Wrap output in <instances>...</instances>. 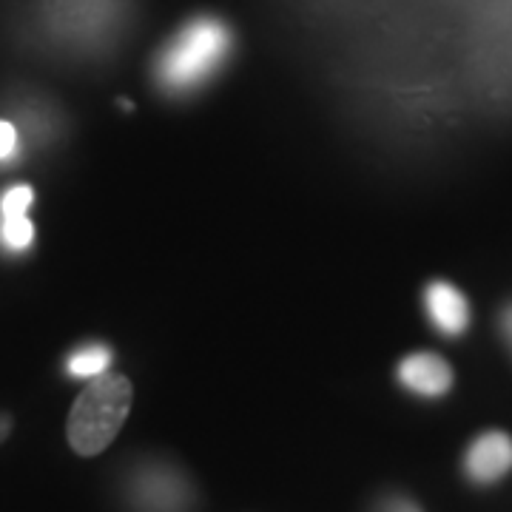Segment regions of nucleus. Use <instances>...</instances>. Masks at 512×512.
Returning <instances> with one entry per match:
<instances>
[{"mask_svg":"<svg viewBox=\"0 0 512 512\" xmlns=\"http://www.w3.org/2000/svg\"><path fill=\"white\" fill-rule=\"evenodd\" d=\"M15 146H18V131H15V126H12V123L0 120V160L12 157Z\"/></svg>","mask_w":512,"mask_h":512,"instance_id":"nucleus-9","label":"nucleus"},{"mask_svg":"<svg viewBox=\"0 0 512 512\" xmlns=\"http://www.w3.org/2000/svg\"><path fill=\"white\" fill-rule=\"evenodd\" d=\"M35 202V191L29 185H15L3 194L0 200V214L3 217H18V214H26V208Z\"/></svg>","mask_w":512,"mask_h":512,"instance_id":"nucleus-8","label":"nucleus"},{"mask_svg":"<svg viewBox=\"0 0 512 512\" xmlns=\"http://www.w3.org/2000/svg\"><path fill=\"white\" fill-rule=\"evenodd\" d=\"M231 52V32L217 18H197L168 43L157 77L168 92H188L205 83Z\"/></svg>","mask_w":512,"mask_h":512,"instance_id":"nucleus-2","label":"nucleus"},{"mask_svg":"<svg viewBox=\"0 0 512 512\" xmlns=\"http://www.w3.org/2000/svg\"><path fill=\"white\" fill-rule=\"evenodd\" d=\"M424 305H427V316L433 319V325L447 336H458L461 330H467V325H470V305H467L464 293L450 282L427 285Z\"/></svg>","mask_w":512,"mask_h":512,"instance_id":"nucleus-5","label":"nucleus"},{"mask_svg":"<svg viewBox=\"0 0 512 512\" xmlns=\"http://www.w3.org/2000/svg\"><path fill=\"white\" fill-rule=\"evenodd\" d=\"M111 362V350L109 348H100V345H94V348H83L74 353L72 359H69V373L72 376H100Z\"/></svg>","mask_w":512,"mask_h":512,"instance_id":"nucleus-6","label":"nucleus"},{"mask_svg":"<svg viewBox=\"0 0 512 512\" xmlns=\"http://www.w3.org/2000/svg\"><path fill=\"white\" fill-rule=\"evenodd\" d=\"M464 467H467V476L478 484H493L498 478H504L512 470V439L498 430L478 436L467 450Z\"/></svg>","mask_w":512,"mask_h":512,"instance_id":"nucleus-3","label":"nucleus"},{"mask_svg":"<svg viewBox=\"0 0 512 512\" xmlns=\"http://www.w3.org/2000/svg\"><path fill=\"white\" fill-rule=\"evenodd\" d=\"M134 399V387L120 373L94 376L74 399L66 436L77 456H97L123 430Z\"/></svg>","mask_w":512,"mask_h":512,"instance_id":"nucleus-1","label":"nucleus"},{"mask_svg":"<svg viewBox=\"0 0 512 512\" xmlns=\"http://www.w3.org/2000/svg\"><path fill=\"white\" fill-rule=\"evenodd\" d=\"M0 237L3 242L12 248V251H26L35 239V225L29 222L26 214H18V217H3V225H0Z\"/></svg>","mask_w":512,"mask_h":512,"instance_id":"nucleus-7","label":"nucleus"},{"mask_svg":"<svg viewBox=\"0 0 512 512\" xmlns=\"http://www.w3.org/2000/svg\"><path fill=\"white\" fill-rule=\"evenodd\" d=\"M384 512H419V510H416V507H413L410 501H402V498H399V501H390V504H387V510H384Z\"/></svg>","mask_w":512,"mask_h":512,"instance_id":"nucleus-10","label":"nucleus"},{"mask_svg":"<svg viewBox=\"0 0 512 512\" xmlns=\"http://www.w3.org/2000/svg\"><path fill=\"white\" fill-rule=\"evenodd\" d=\"M399 382L407 390L419 393V396L436 399V396H444L453 387V367L447 365L441 356L427 353V350L410 353V356H404L402 365H399Z\"/></svg>","mask_w":512,"mask_h":512,"instance_id":"nucleus-4","label":"nucleus"},{"mask_svg":"<svg viewBox=\"0 0 512 512\" xmlns=\"http://www.w3.org/2000/svg\"><path fill=\"white\" fill-rule=\"evenodd\" d=\"M12 433V416H6V413H0V441L6 439Z\"/></svg>","mask_w":512,"mask_h":512,"instance_id":"nucleus-11","label":"nucleus"},{"mask_svg":"<svg viewBox=\"0 0 512 512\" xmlns=\"http://www.w3.org/2000/svg\"><path fill=\"white\" fill-rule=\"evenodd\" d=\"M501 325H504V333H507V339H510L512 345V305L504 311V316H501Z\"/></svg>","mask_w":512,"mask_h":512,"instance_id":"nucleus-12","label":"nucleus"}]
</instances>
